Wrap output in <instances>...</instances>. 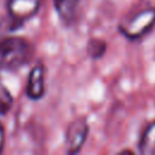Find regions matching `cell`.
Returning <instances> with one entry per match:
<instances>
[{"label": "cell", "instance_id": "obj_9", "mask_svg": "<svg viewBox=\"0 0 155 155\" xmlns=\"http://www.w3.org/2000/svg\"><path fill=\"white\" fill-rule=\"evenodd\" d=\"M13 104V97L11 92L0 82V115H6Z\"/></svg>", "mask_w": 155, "mask_h": 155}, {"label": "cell", "instance_id": "obj_4", "mask_svg": "<svg viewBox=\"0 0 155 155\" xmlns=\"http://www.w3.org/2000/svg\"><path fill=\"white\" fill-rule=\"evenodd\" d=\"M42 0H7L6 8L8 16L24 24L40 10Z\"/></svg>", "mask_w": 155, "mask_h": 155}, {"label": "cell", "instance_id": "obj_7", "mask_svg": "<svg viewBox=\"0 0 155 155\" xmlns=\"http://www.w3.org/2000/svg\"><path fill=\"white\" fill-rule=\"evenodd\" d=\"M138 149L143 155H155V120L143 131L138 143Z\"/></svg>", "mask_w": 155, "mask_h": 155}, {"label": "cell", "instance_id": "obj_1", "mask_svg": "<svg viewBox=\"0 0 155 155\" xmlns=\"http://www.w3.org/2000/svg\"><path fill=\"white\" fill-rule=\"evenodd\" d=\"M34 53V46L27 39L19 36L0 39V75L13 73L27 65Z\"/></svg>", "mask_w": 155, "mask_h": 155}, {"label": "cell", "instance_id": "obj_5", "mask_svg": "<svg viewBox=\"0 0 155 155\" xmlns=\"http://www.w3.org/2000/svg\"><path fill=\"white\" fill-rule=\"evenodd\" d=\"M45 91V67L42 64H36L28 75L25 94L31 101H39L44 97Z\"/></svg>", "mask_w": 155, "mask_h": 155}, {"label": "cell", "instance_id": "obj_6", "mask_svg": "<svg viewBox=\"0 0 155 155\" xmlns=\"http://www.w3.org/2000/svg\"><path fill=\"white\" fill-rule=\"evenodd\" d=\"M56 13L65 24H71L75 21L80 0H52Z\"/></svg>", "mask_w": 155, "mask_h": 155}, {"label": "cell", "instance_id": "obj_11", "mask_svg": "<svg viewBox=\"0 0 155 155\" xmlns=\"http://www.w3.org/2000/svg\"><path fill=\"white\" fill-rule=\"evenodd\" d=\"M4 144H5V131H4L2 125L0 124V153L4 149Z\"/></svg>", "mask_w": 155, "mask_h": 155}, {"label": "cell", "instance_id": "obj_2", "mask_svg": "<svg viewBox=\"0 0 155 155\" xmlns=\"http://www.w3.org/2000/svg\"><path fill=\"white\" fill-rule=\"evenodd\" d=\"M155 25V7H147L138 11L128 21L122 23L120 33L128 40H138L145 36Z\"/></svg>", "mask_w": 155, "mask_h": 155}, {"label": "cell", "instance_id": "obj_8", "mask_svg": "<svg viewBox=\"0 0 155 155\" xmlns=\"http://www.w3.org/2000/svg\"><path fill=\"white\" fill-rule=\"evenodd\" d=\"M87 54L92 59H99L104 56L107 51V44L102 39H91L86 47Z\"/></svg>", "mask_w": 155, "mask_h": 155}, {"label": "cell", "instance_id": "obj_10", "mask_svg": "<svg viewBox=\"0 0 155 155\" xmlns=\"http://www.w3.org/2000/svg\"><path fill=\"white\" fill-rule=\"evenodd\" d=\"M22 25H23V23H21L18 21L13 19L12 17L7 16L6 18L0 19V36H4L5 34L11 33V31L18 30Z\"/></svg>", "mask_w": 155, "mask_h": 155}, {"label": "cell", "instance_id": "obj_3", "mask_svg": "<svg viewBox=\"0 0 155 155\" xmlns=\"http://www.w3.org/2000/svg\"><path fill=\"white\" fill-rule=\"evenodd\" d=\"M88 124L85 117H78L69 124L65 131V147L68 154H76L84 147L88 136Z\"/></svg>", "mask_w": 155, "mask_h": 155}]
</instances>
